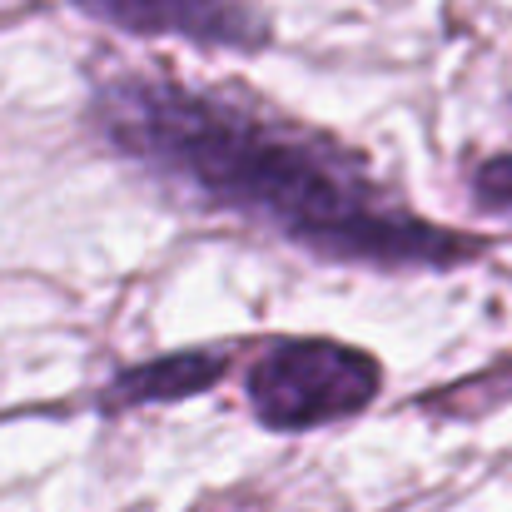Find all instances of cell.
<instances>
[{
    "instance_id": "obj_2",
    "label": "cell",
    "mask_w": 512,
    "mask_h": 512,
    "mask_svg": "<svg viewBox=\"0 0 512 512\" xmlns=\"http://www.w3.org/2000/svg\"><path fill=\"white\" fill-rule=\"evenodd\" d=\"M378 388V358L339 339H269L244 363V398L269 433H309L358 418Z\"/></svg>"
},
{
    "instance_id": "obj_4",
    "label": "cell",
    "mask_w": 512,
    "mask_h": 512,
    "mask_svg": "<svg viewBox=\"0 0 512 512\" xmlns=\"http://www.w3.org/2000/svg\"><path fill=\"white\" fill-rule=\"evenodd\" d=\"M234 363L229 343L214 348H179L160 353L150 363H130L115 373V383L105 388V413H125V408H150V403H179L194 393H209Z\"/></svg>"
},
{
    "instance_id": "obj_3",
    "label": "cell",
    "mask_w": 512,
    "mask_h": 512,
    "mask_svg": "<svg viewBox=\"0 0 512 512\" xmlns=\"http://www.w3.org/2000/svg\"><path fill=\"white\" fill-rule=\"evenodd\" d=\"M80 15L135 35V40H189L199 50L259 55L274 40V20L259 0H70Z\"/></svg>"
},
{
    "instance_id": "obj_1",
    "label": "cell",
    "mask_w": 512,
    "mask_h": 512,
    "mask_svg": "<svg viewBox=\"0 0 512 512\" xmlns=\"http://www.w3.org/2000/svg\"><path fill=\"white\" fill-rule=\"evenodd\" d=\"M90 125L204 209L244 214L304 254L368 269H458L488 239L418 219L363 155L314 125L160 70H115L90 90Z\"/></svg>"
},
{
    "instance_id": "obj_5",
    "label": "cell",
    "mask_w": 512,
    "mask_h": 512,
    "mask_svg": "<svg viewBox=\"0 0 512 512\" xmlns=\"http://www.w3.org/2000/svg\"><path fill=\"white\" fill-rule=\"evenodd\" d=\"M468 184H473V199H478L483 214H503V219H512V150L508 155L483 160Z\"/></svg>"
}]
</instances>
